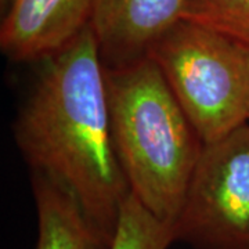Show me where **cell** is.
Wrapping results in <instances>:
<instances>
[{
    "label": "cell",
    "mask_w": 249,
    "mask_h": 249,
    "mask_svg": "<svg viewBox=\"0 0 249 249\" xmlns=\"http://www.w3.org/2000/svg\"><path fill=\"white\" fill-rule=\"evenodd\" d=\"M40 62L14 139L34 173L75 198L107 248L130 187L114 144L106 65L89 24Z\"/></svg>",
    "instance_id": "1"
},
{
    "label": "cell",
    "mask_w": 249,
    "mask_h": 249,
    "mask_svg": "<svg viewBox=\"0 0 249 249\" xmlns=\"http://www.w3.org/2000/svg\"><path fill=\"white\" fill-rule=\"evenodd\" d=\"M111 129L130 193L173 223L204 142L148 55L106 67Z\"/></svg>",
    "instance_id": "2"
},
{
    "label": "cell",
    "mask_w": 249,
    "mask_h": 249,
    "mask_svg": "<svg viewBox=\"0 0 249 249\" xmlns=\"http://www.w3.org/2000/svg\"><path fill=\"white\" fill-rule=\"evenodd\" d=\"M147 55L160 68L204 144L249 122V47L181 19Z\"/></svg>",
    "instance_id": "3"
},
{
    "label": "cell",
    "mask_w": 249,
    "mask_h": 249,
    "mask_svg": "<svg viewBox=\"0 0 249 249\" xmlns=\"http://www.w3.org/2000/svg\"><path fill=\"white\" fill-rule=\"evenodd\" d=\"M173 231L194 249H249V122L202 145Z\"/></svg>",
    "instance_id": "4"
},
{
    "label": "cell",
    "mask_w": 249,
    "mask_h": 249,
    "mask_svg": "<svg viewBox=\"0 0 249 249\" xmlns=\"http://www.w3.org/2000/svg\"><path fill=\"white\" fill-rule=\"evenodd\" d=\"M186 0H91L89 25L106 67L145 57L160 36L184 19Z\"/></svg>",
    "instance_id": "5"
},
{
    "label": "cell",
    "mask_w": 249,
    "mask_h": 249,
    "mask_svg": "<svg viewBox=\"0 0 249 249\" xmlns=\"http://www.w3.org/2000/svg\"><path fill=\"white\" fill-rule=\"evenodd\" d=\"M0 49L14 62L42 61L89 24L91 0H0Z\"/></svg>",
    "instance_id": "6"
},
{
    "label": "cell",
    "mask_w": 249,
    "mask_h": 249,
    "mask_svg": "<svg viewBox=\"0 0 249 249\" xmlns=\"http://www.w3.org/2000/svg\"><path fill=\"white\" fill-rule=\"evenodd\" d=\"M37 217L35 249H106L75 198L53 180L32 175Z\"/></svg>",
    "instance_id": "7"
},
{
    "label": "cell",
    "mask_w": 249,
    "mask_h": 249,
    "mask_svg": "<svg viewBox=\"0 0 249 249\" xmlns=\"http://www.w3.org/2000/svg\"><path fill=\"white\" fill-rule=\"evenodd\" d=\"M173 242V224L158 219L130 193L106 249H169Z\"/></svg>",
    "instance_id": "8"
},
{
    "label": "cell",
    "mask_w": 249,
    "mask_h": 249,
    "mask_svg": "<svg viewBox=\"0 0 249 249\" xmlns=\"http://www.w3.org/2000/svg\"><path fill=\"white\" fill-rule=\"evenodd\" d=\"M184 19L249 47V0H186Z\"/></svg>",
    "instance_id": "9"
},
{
    "label": "cell",
    "mask_w": 249,
    "mask_h": 249,
    "mask_svg": "<svg viewBox=\"0 0 249 249\" xmlns=\"http://www.w3.org/2000/svg\"><path fill=\"white\" fill-rule=\"evenodd\" d=\"M248 118H249V111H248Z\"/></svg>",
    "instance_id": "10"
}]
</instances>
